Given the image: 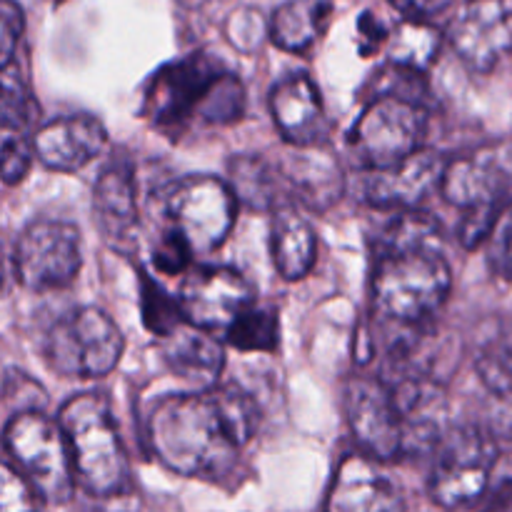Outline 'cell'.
<instances>
[{
	"mask_svg": "<svg viewBox=\"0 0 512 512\" xmlns=\"http://www.w3.org/2000/svg\"><path fill=\"white\" fill-rule=\"evenodd\" d=\"M125 340L105 310L85 305L53 323L45 335V363L63 378L98 380L113 373Z\"/></svg>",
	"mask_w": 512,
	"mask_h": 512,
	"instance_id": "8992f818",
	"label": "cell"
},
{
	"mask_svg": "<svg viewBox=\"0 0 512 512\" xmlns=\"http://www.w3.org/2000/svg\"><path fill=\"white\" fill-rule=\"evenodd\" d=\"M270 255L280 278L303 280L318 260V238L305 215L293 205L275 210L270 228Z\"/></svg>",
	"mask_w": 512,
	"mask_h": 512,
	"instance_id": "7402d4cb",
	"label": "cell"
},
{
	"mask_svg": "<svg viewBox=\"0 0 512 512\" xmlns=\"http://www.w3.org/2000/svg\"><path fill=\"white\" fill-rule=\"evenodd\" d=\"M178 300L188 323L215 335L228 333L230 325L258 303L253 285L238 270L220 265L190 268L180 285Z\"/></svg>",
	"mask_w": 512,
	"mask_h": 512,
	"instance_id": "7c38bea8",
	"label": "cell"
},
{
	"mask_svg": "<svg viewBox=\"0 0 512 512\" xmlns=\"http://www.w3.org/2000/svg\"><path fill=\"white\" fill-rule=\"evenodd\" d=\"M58 423L80 488L95 498H120L130 485V463L108 400L98 393L75 395L63 403Z\"/></svg>",
	"mask_w": 512,
	"mask_h": 512,
	"instance_id": "277c9868",
	"label": "cell"
},
{
	"mask_svg": "<svg viewBox=\"0 0 512 512\" xmlns=\"http://www.w3.org/2000/svg\"><path fill=\"white\" fill-rule=\"evenodd\" d=\"M373 305L398 325H423L450 298L453 270L445 258L440 225L415 210H398L378 238Z\"/></svg>",
	"mask_w": 512,
	"mask_h": 512,
	"instance_id": "7a4b0ae2",
	"label": "cell"
},
{
	"mask_svg": "<svg viewBox=\"0 0 512 512\" xmlns=\"http://www.w3.org/2000/svg\"><path fill=\"white\" fill-rule=\"evenodd\" d=\"M25 33V15L15 0H0V70L13 65L15 50Z\"/></svg>",
	"mask_w": 512,
	"mask_h": 512,
	"instance_id": "d6a6232c",
	"label": "cell"
},
{
	"mask_svg": "<svg viewBox=\"0 0 512 512\" xmlns=\"http://www.w3.org/2000/svg\"><path fill=\"white\" fill-rule=\"evenodd\" d=\"M498 443L480 428H455L438 440V458L430 473V498L445 510L478 503L490 485Z\"/></svg>",
	"mask_w": 512,
	"mask_h": 512,
	"instance_id": "9c48e42d",
	"label": "cell"
},
{
	"mask_svg": "<svg viewBox=\"0 0 512 512\" xmlns=\"http://www.w3.org/2000/svg\"><path fill=\"white\" fill-rule=\"evenodd\" d=\"M453 3L455 0H390V5L410 20H430L445 13Z\"/></svg>",
	"mask_w": 512,
	"mask_h": 512,
	"instance_id": "e575fe53",
	"label": "cell"
},
{
	"mask_svg": "<svg viewBox=\"0 0 512 512\" xmlns=\"http://www.w3.org/2000/svg\"><path fill=\"white\" fill-rule=\"evenodd\" d=\"M233 348L243 353H275L280 343V320L273 308L253 303L225 333Z\"/></svg>",
	"mask_w": 512,
	"mask_h": 512,
	"instance_id": "484cf974",
	"label": "cell"
},
{
	"mask_svg": "<svg viewBox=\"0 0 512 512\" xmlns=\"http://www.w3.org/2000/svg\"><path fill=\"white\" fill-rule=\"evenodd\" d=\"M448 160L428 148L415 150L400 163L368 170L363 198L375 208L415 210L433 190H440Z\"/></svg>",
	"mask_w": 512,
	"mask_h": 512,
	"instance_id": "5bb4252c",
	"label": "cell"
},
{
	"mask_svg": "<svg viewBox=\"0 0 512 512\" xmlns=\"http://www.w3.org/2000/svg\"><path fill=\"white\" fill-rule=\"evenodd\" d=\"M330 18V3L323 0H288L273 13L268 35L280 50L305 53L323 33Z\"/></svg>",
	"mask_w": 512,
	"mask_h": 512,
	"instance_id": "cb8c5ba5",
	"label": "cell"
},
{
	"mask_svg": "<svg viewBox=\"0 0 512 512\" xmlns=\"http://www.w3.org/2000/svg\"><path fill=\"white\" fill-rule=\"evenodd\" d=\"M3 445L43 500L68 503L78 480L58 418H48L40 410H20L5 425Z\"/></svg>",
	"mask_w": 512,
	"mask_h": 512,
	"instance_id": "5b68a950",
	"label": "cell"
},
{
	"mask_svg": "<svg viewBox=\"0 0 512 512\" xmlns=\"http://www.w3.org/2000/svg\"><path fill=\"white\" fill-rule=\"evenodd\" d=\"M165 228L178 233L195 255L218 250L238 218V198L228 180L188 175L163 190Z\"/></svg>",
	"mask_w": 512,
	"mask_h": 512,
	"instance_id": "52a82bcc",
	"label": "cell"
},
{
	"mask_svg": "<svg viewBox=\"0 0 512 512\" xmlns=\"http://www.w3.org/2000/svg\"><path fill=\"white\" fill-rule=\"evenodd\" d=\"M35 158L55 173H78L108 150V130L95 115H63L35 130Z\"/></svg>",
	"mask_w": 512,
	"mask_h": 512,
	"instance_id": "9a60e30c",
	"label": "cell"
},
{
	"mask_svg": "<svg viewBox=\"0 0 512 512\" xmlns=\"http://www.w3.org/2000/svg\"><path fill=\"white\" fill-rule=\"evenodd\" d=\"M345 420L360 450L378 463H393L410 453V433L393 390L383 378L353 375L343 390Z\"/></svg>",
	"mask_w": 512,
	"mask_h": 512,
	"instance_id": "8fae6325",
	"label": "cell"
},
{
	"mask_svg": "<svg viewBox=\"0 0 512 512\" xmlns=\"http://www.w3.org/2000/svg\"><path fill=\"white\" fill-rule=\"evenodd\" d=\"M35 160L33 140L25 138L18 130H10L0 140V180L5 185H20L25 175L30 173V165Z\"/></svg>",
	"mask_w": 512,
	"mask_h": 512,
	"instance_id": "4dcf8cb0",
	"label": "cell"
},
{
	"mask_svg": "<svg viewBox=\"0 0 512 512\" xmlns=\"http://www.w3.org/2000/svg\"><path fill=\"white\" fill-rule=\"evenodd\" d=\"M43 495L15 463L0 460V512H40Z\"/></svg>",
	"mask_w": 512,
	"mask_h": 512,
	"instance_id": "83f0119b",
	"label": "cell"
},
{
	"mask_svg": "<svg viewBox=\"0 0 512 512\" xmlns=\"http://www.w3.org/2000/svg\"><path fill=\"white\" fill-rule=\"evenodd\" d=\"M193 255V248L170 228H163L158 243L153 245V265L158 273L165 275H183L185 270H190Z\"/></svg>",
	"mask_w": 512,
	"mask_h": 512,
	"instance_id": "1f68e13d",
	"label": "cell"
},
{
	"mask_svg": "<svg viewBox=\"0 0 512 512\" xmlns=\"http://www.w3.org/2000/svg\"><path fill=\"white\" fill-rule=\"evenodd\" d=\"M505 512H512V498H510V503H508V510H505Z\"/></svg>",
	"mask_w": 512,
	"mask_h": 512,
	"instance_id": "74e56055",
	"label": "cell"
},
{
	"mask_svg": "<svg viewBox=\"0 0 512 512\" xmlns=\"http://www.w3.org/2000/svg\"><path fill=\"white\" fill-rule=\"evenodd\" d=\"M163 360L178 378L213 388L225 368V350L218 335L185 320L163 338Z\"/></svg>",
	"mask_w": 512,
	"mask_h": 512,
	"instance_id": "44dd1931",
	"label": "cell"
},
{
	"mask_svg": "<svg viewBox=\"0 0 512 512\" xmlns=\"http://www.w3.org/2000/svg\"><path fill=\"white\" fill-rule=\"evenodd\" d=\"M450 45L468 68L490 73L512 53V0H468L450 23Z\"/></svg>",
	"mask_w": 512,
	"mask_h": 512,
	"instance_id": "4fadbf2b",
	"label": "cell"
},
{
	"mask_svg": "<svg viewBox=\"0 0 512 512\" xmlns=\"http://www.w3.org/2000/svg\"><path fill=\"white\" fill-rule=\"evenodd\" d=\"M440 193L463 215H503L508 208V175L493 155H465L445 165Z\"/></svg>",
	"mask_w": 512,
	"mask_h": 512,
	"instance_id": "e0dca14e",
	"label": "cell"
},
{
	"mask_svg": "<svg viewBox=\"0 0 512 512\" xmlns=\"http://www.w3.org/2000/svg\"><path fill=\"white\" fill-rule=\"evenodd\" d=\"M35 118V100L28 80L15 65L0 70V128L23 130Z\"/></svg>",
	"mask_w": 512,
	"mask_h": 512,
	"instance_id": "4316f807",
	"label": "cell"
},
{
	"mask_svg": "<svg viewBox=\"0 0 512 512\" xmlns=\"http://www.w3.org/2000/svg\"><path fill=\"white\" fill-rule=\"evenodd\" d=\"M480 383L500 400H512V348L493 345L475 363Z\"/></svg>",
	"mask_w": 512,
	"mask_h": 512,
	"instance_id": "f546056e",
	"label": "cell"
},
{
	"mask_svg": "<svg viewBox=\"0 0 512 512\" xmlns=\"http://www.w3.org/2000/svg\"><path fill=\"white\" fill-rule=\"evenodd\" d=\"M83 265V240L73 223L40 218L25 225L13 248V273L25 290L68 288Z\"/></svg>",
	"mask_w": 512,
	"mask_h": 512,
	"instance_id": "30bf717a",
	"label": "cell"
},
{
	"mask_svg": "<svg viewBox=\"0 0 512 512\" xmlns=\"http://www.w3.org/2000/svg\"><path fill=\"white\" fill-rule=\"evenodd\" d=\"M143 320L158 338H165L180 323H185V315L180 308V300L168 298V293L160 285L143 278Z\"/></svg>",
	"mask_w": 512,
	"mask_h": 512,
	"instance_id": "f1b7e54d",
	"label": "cell"
},
{
	"mask_svg": "<svg viewBox=\"0 0 512 512\" xmlns=\"http://www.w3.org/2000/svg\"><path fill=\"white\" fill-rule=\"evenodd\" d=\"M325 512H405V498L378 460L365 453L348 455L338 465Z\"/></svg>",
	"mask_w": 512,
	"mask_h": 512,
	"instance_id": "2e32d148",
	"label": "cell"
},
{
	"mask_svg": "<svg viewBox=\"0 0 512 512\" xmlns=\"http://www.w3.org/2000/svg\"><path fill=\"white\" fill-rule=\"evenodd\" d=\"M228 183L238 203L253 210L275 213L293 205L278 163L265 155H238L228 165Z\"/></svg>",
	"mask_w": 512,
	"mask_h": 512,
	"instance_id": "603a6c76",
	"label": "cell"
},
{
	"mask_svg": "<svg viewBox=\"0 0 512 512\" xmlns=\"http://www.w3.org/2000/svg\"><path fill=\"white\" fill-rule=\"evenodd\" d=\"M258 430V405L235 385L168 395L148 420L155 458L183 478L218 480Z\"/></svg>",
	"mask_w": 512,
	"mask_h": 512,
	"instance_id": "6da1fadb",
	"label": "cell"
},
{
	"mask_svg": "<svg viewBox=\"0 0 512 512\" xmlns=\"http://www.w3.org/2000/svg\"><path fill=\"white\" fill-rule=\"evenodd\" d=\"M245 88L223 65L193 55L173 60L150 80L143 118L165 133H185L190 125H228L240 120Z\"/></svg>",
	"mask_w": 512,
	"mask_h": 512,
	"instance_id": "3957f363",
	"label": "cell"
},
{
	"mask_svg": "<svg viewBox=\"0 0 512 512\" xmlns=\"http://www.w3.org/2000/svg\"><path fill=\"white\" fill-rule=\"evenodd\" d=\"M95 225L110 243H123L138 228V183L128 160H113L95 180Z\"/></svg>",
	"mask_w": 512,
	"mask_h": 512,
	"instance_id": "ffe728a7",
	"label": "cell"
},
{
	"mask_svg": "<svg viewBox=\"0 0 512 512\" xmlns=\"http://www.w3.org/2000/svg\"><path fill=\"white\" fill-rule=\"evenodd\" d=\"M275 163L283 173L293 203H300L315 213H323L343 198V170H340L338 160L325 153L320 145H305V148L290 145L288 153Z\"/></svg>",
	"mask_w": 512,
	"mask_h": 512,
	"instance_id": "ac0fdd59",
	"label": "cell"
},
{
	"mask_svg": "<svg viewBox=\"0 0 512 512\" xmlns=\"http://www.w3.org/2000/svg\"><path fill=\"white\" fill-rule=\"evenodd\" d=\"M493 265L500 275L512 278V203L505 208L493 233Z\"/></svg>",
	"mask_w": 512,
	"mask_h": 512,
	"instance_id": "836d02e7",
	"label": "cell"
},
{
	"mask_svg": "<svg viewBox=\"0 0 512 512\" xmlns=\"http://www.w3.org/2000/svg\"><path fill=\"white\" fill-rule=\"evenodd\" d=\"M5 270H8V263H5V250H3V243H0V290H3V283H5Z\"/></svg>",
	"mask_w": 512,
	"mask_h": 512,
	"instance_id": "d590c367",
	"label": "cell"
},
{
	"mask_svg": "<svg viewBox=\"0 0 512 512\" xmlns=\"http://www.w3.org/2000/svg\"><path fill=\"white\" fill-rule=\"evenodd\" d=\"M270 115L288 145H320L328 133L320 90L305 73H293L275 85L270 93Z\"/></svg>",
	"mask_w": 512,
	"mask_h": 512,
	"instance_id": "d6986e66",
	"label": "cell"
},
{
	"mask_svg": "<svg viewBox=\"0 0 512 512\" xmlns=\"http://www.w3.org/2000/svg\"><path fill=\"white\" fill-rule=\"evenodd\" d=\"M50 3H63V0H50Z\"/></svg>",
	"mask_w": 512,
	"mask_h": 512,
	"instance_id": "f35d334b",
	"label": "cell"
},
{
	"mask_svg": "<svg viewBox=\"0 0 512 512\" xmlns=\"http://www.w3.org/2000/svg\"><path fill=\"white\" fill-rule=\"evenodd\" d=\"M440 48V33L428 25V20H405L390 38V63L403 68L420 70L428 68Z\"/></svg>",
	"mask_w": 512,
	"mask_h": 512,
	"instance_id": "d4e9b609",
	"label": "cell"
},
{
	"mask_svg": "<svg viewBox=\"0 0 512 512\" xmlns=\"http://www.w3.org/2000/svg\"><path fill=\"white\" fill-rule=\"evenodd\" d=\"M105 512H140V510H105Z\"/></svg>",
	"mask_w": 512,
	"mask_h": 512,
	"instance_id": "8d00e7d4",
	"label": "cell"
},
{
	"mask_svg": "<svg viewBox=\"0 0 512 512\" xmlns=\"http://www.w3.org/2000/svg\"><path fill=\"white\" fill-rule=\"evenodd\" d=\"M428 113L415 98L375 95L350 130V150L368 170L388 168L423 148Z\"/></svg>",
	"mask_w": 512,
	"mask_h": 512,
	"instance_id": "ba28073f",
	"label": "cell"
}]
</instances>
